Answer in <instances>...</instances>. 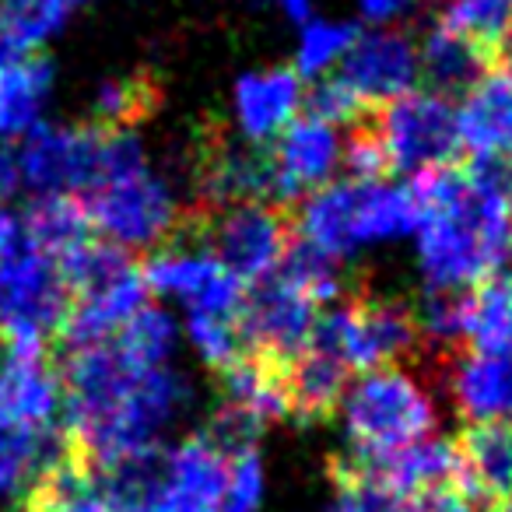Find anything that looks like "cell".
<instances>
[{
	"label": "cell",
	"mask_w": 512,
	"mask_h": 512,
	"mask_svg": "<svg viewBox=\"0 0 512 512\" xmlns=\"http://www.w3.org/2000/svg\"><path fill=\"white\" fill-rule=\"evenodd\" d=\"M22 221L29 239L39 249H46L53 260L92 239V221L78 197H36L22 214Z\"/></svg>",
	"instance_id": "f1b7e54d"
},
{
	"label": "cell",
	"mask_w": 512,
	"mask_h": 512,
	"mask_svg": "<svg viewBox=\"0 0 512 512\" xmlns=\"http://www.w3.org/2000/svg\"><path fill=\"white\" fill-rule=\"evenodd\" d=\"M274 169V204L292 207L320 186L334 183L344 169V130L302 113L271 144Z\"/></svg>",
	"instance_id": "4fadbf2b"
},
{
	"label": "cell",
	"mask_w": 512,
	"mask_h": 512,
	"mask_svg": "<svg viewBox=\"0 0 512 512\" xmlns=\"http://www.w3.org/2000/svg\"><path fill=\"white\" fill-rule=\"evenodd\" d=\"M327 512H400V502L372 484H341Z\"/></svg>",
	"instance_id": "f35d334b"
},
{
	"label": "cell",
	"mask_w": 512,
	"mask_h": 512,
	"mask_svg": "<svg viewBox=\"0 0 512 512\" xmlns=\"http://www.w3.org/2000/svg\"><path fill=\"white\" fill-rule=\"evenodd\" d=\"M64 390L50 351L0 344V421L11 425H57Z\"/></svg>",
	"instance_id": "ac0fdd59"
},
{
	"label": "cell",
	"mask_w": 512,
	"mask_h": 512,
	"mask_svg": "<svg viewBox=\"0 0 512 512\" xmlns=\"http://www.w3.org/2000/svg\"><path fill=\"white\" fill-rule=\"evenodd\" d=\"M85 0H0V64L36 53Z\"/></svg>",
	"instance_id": "484cf974"
},
{
	"label": "cell",
	"mask_w": 512,
	"mask_h": 512,
	"mask_svg": "<svg viewBox=\"0 0 512 512\" xmlns=\"http://www.w3.org/2000/svg\"><path fill=\"white\" fill-rule=\"evenodd\" d=\"M278 274L285 281H292L302 295H309L316 306H334V302H341V295H344L341 260L327 256L323 249L309 246V242L299 239V235H292V242H288L285 256H281V264H278Z\"/></svg>",
	"instance_id": "4dcf8cb0"
},
{
	"label": "cell",
	"mask_w": 512,
	"mask_h": 512,
	"mask_svg": "<svg viewBox=\"0 0 512 512\" xmlns=\"http://www.w3.org/2000/svg\"><path fill=\"white\" fill-rule=\"evenodd\" d=\"M488 512H512V502H505V505H495V509H488Z\"/></svg>",
	"instance_id": "b9f144b4"
},
{
	"label": "cell",
	"mask_w": 512,
	"mask_h": 512,
	"mask_svg": "<svg viewBox=\"0 0 512 512\" xmlns=\"http://www.w3.org/2000/svg\"><path fill=\"white\" fill-rule=\"evenodd\" d=\"M106 512H169L165 495V446L123 456L92 474Z\"/></svg>",
	"instance_id": "cb8c5ba5"
},
{
	"label": "cell",
	"mask_w": 512,
	"mask_h": 512,
	"mask_svg": "<svg viewBox=\"0 0 512 512\" xmlns=\"http://www.w3.org/2000/svg\"><path fill=\"white\" fill-rule=\"evenodd\" d=\"M337 78L344 81V88L365 109L386 106V102L421 88L418 39L400 29V25H393V29H362L355 46L348 50V57H344V64L337 67Z\"/></svg>",
	"instance_id": "5bb4252c"
},
{
	"label": "cell",
	"mask_w": 512,
	"mask_h": 512,
	"mask_svg": "<svg viewBox=\"0 0 512 512\" xmlns=\"http://www.w3.org/2000/svg\"><path fill=\"white\" fill-rule=\"evenodd\" d=\"M421 4H425V0H355L358 25H369V29H393V25L418 15Z\"/></svg>",
	"instance_id": "ab89813d"
},
{
	"label": "cell",
	"mask_w": 512,
	"mask_h": 512,
	"mask_svg": "<svg viewBox=\"0 0 512 512\" xmlns=\"http://www.w3.org/2000/svg\"><path fill=\"white\" fill-rule=\"evenodd\" d=\"M221 379V404L246 414L260 428L288 418V386L285 365L260 355L235 358L228 369L218 372Z\"/></svg>",
	"instance_id": "7402d4cb"
},
{
	"label": "cell",
	"mask_w": 512,
	"mask_h": 512,
	"mask_svg": "<svg viewBox=\"0 0 512 512\" xmlns=\"http://www.w3.org/2000/svg\"><path fill=\"white\" fill-rule=\"evenodd\" d=\"M456 127L463 151L477 162H505L512 155V64L488 67L460 95Z\"/></svg>",
	"instance_id": "e0dca14e"
},
{
	"label": "cell",
	"mask_w": 512,
	"mask_h": 512,
	"mask_svg": "<svg viewBox=\"0 0 512 512\" xmlns=\"http://www.w3.org/2000/svg\"><path fill=\"white\" fill-rule=\"evenodd\" d=\"M53 64L39 53L0 64V137L22 141L43 127V113L53 95Z\"/></svg>",
	"instance_id": "603a6c76"
},
{
	"label": "cell",
	"mask_w": 512,
	"mask_h": 512,
	"mask_svg": "<svg viewBox=\"0 0 512 512\" xmlns=\"http://www.w3.org/2000/svg\"><path fill=\"white\" fill-rule=\"evenodd\" d=\"M228 460L204 432L165 446L169 512H225Z\"/></svg>",
	"instance_id": "d6986e66"
},
{
	"label": "cell",
	"mask_w": 512,
	"mask_h": 512,
	"mask_svg": "<svg viewBox=\"0 0 512 512\" xmlns=\"http://www.w3.org/2000/svg\"><path fill=\"white\" fill-rule=\"evenodd\" d=\"M148 295H162L186 309L204 316H235L242 306L246 285L221 264L211 249L197 242H169L151 249L141 264Z\"/></svg>",
	"instance_id": "8fae6325"
},
{
	"label": "cell",
	"mask_w": 512,
	"mask_h": 512,
	"mask_svg": "<svg viewBox=\"0 0 512 512\" xmlns=\"http://www.w3.org/2000/svg\"><path fill=\"white\" fill-rule=\"evenodd\" d=\"M365 123L383 151L386 172H397V176H425V172L456 165L463 155L456 102L432 88H414L386 102Z\"/></svg>",
	"instance_id": "ba28073f"
},
{
	"label": "cell",
	"mask_w": 512,
	"mask_h": 512,
	"mask_svg": "<svg viewBox=\"0 0 512 512\" xmlns=\"http://www.w3.org/2000/svg\"><path fill=\"white\" fill-rule=\"evenodd\" d=\"M309 348L334 355L341 365H348V372L404 362L421 351L414 306L365 285L348 302H334L327 313L316 316Z\"/></svg>",
	"instance_id": "52a82bcc"
},
{
	"label": "cell",
	"mask_w": 512,
	"mask_h": 512,
	"mask_svg": "<svg viewBox=\"0 0 512 512\" xmlns=\"http://www.w3.org/2000/svg\"><path fill=\"white\" fill-rule=\"evenodd\" d=\"M316 302L302 295L292 281H285L278 271L267 274L264 281L246 288L242 306L235 313L242 348L249 355L271 358V362L288 365L309 344L316 323Z\"/></svg>",
	"instance_id": "7c38bea8"
},
{
	"label": "cell",
	"mask_w": 512,
	"mask_h": 512,
	"mask_svg": "<svg viewBox=\"0 0 512 512\" xmlns=\"http://www.w3.org/2000/svg\"><path fill=\"white\" fill-rule=\"evenodd\" d=\"M400 512H488V505L477 498V491L460 474L456 481L435 484V488L400 498Z\"/></svg>",
	"instance_id": "74e56055"
},
{
	"label": "cell",
	"mask_w": 512,
	"mask_h": 512,
	"mask_svg": "<svg viewBox=\"0 0 512 512\" xmlns=\"http://www.w3.org/2000/svg\"><path fill=\"white\" fill-rule=\"evenodd\" d=\"M418 197V271L425 292H470L512 256L509 169L498 158L411 179Z\"/></svg>",
	"instance_id": "7a4b0ae2"
},
{
	"label": "cell",
	"mask_w": 512,
	"mask_h": 512,
	"mask_svg": "<svg viewBox=\"0 0 512 512\" xmlns=\"http://www.w3.org/2000/svg\"><path fill=\"white\" fill-rule=\"evenodd\" d=\"M292 235L295 232L288 207L253 200V204L218 207L204 221H197L186 232V239L179 242H197V246L211 249L221 264L249 288L278 271Z\"/></svg>",
	"instance_id": "9c48e42d"
},
{
	"label": "cell",
	"mask_w": 512,
	"mask_h": 512,
	"mask_svg": "<svg viewBox=\"0 0 512 512\" xmlns=\"http://www.w3.org/2000/svg\"><path fill=\"white\" fill-rule=\"evenodd\" d=\"M435 22L491 57L512 39V0H439Z\"/></svg>",
	"instance_id": "f546056e"
},
{
	"label": "cell",
	"mask_w": 512,
	"mask_h": 512,
	"mask_svg": "<svg viewBox=\"0 0 512 512\" xmlns=\"http://www.w3.org/2000/svg\"><path fill=\"white\" fill-rule=\"evenodd\" d=\"M267 491V470L256 449L235 453L228 460V488H225V512H256Z\"/></svg>",
	"instance_id": "8d00e7d4"
},
{
	"label": "cell",
	"mask_w": 512,
	"mask_h": 512,
	"mask_svg": "<svg viewBox=\"0 0 512 512\" xmlns=\"http://www.w3.org/2000/svg\"><path fill=\"white\" fill-rule=\"evenodd\" d=\"M158 106V88L144 74H120L99 81L92 95V123L102 130H134L137 120Z\"/></svg>",
	"instance_id": "d6a6232c"
},
{
	"label": "cell",
	"mask_w": 512,
	"mask_h": 512,
	"mask_svg": "<svg viewBox=\"0 0 512 512\" xmlns=\"http://www.w3.org/2000/svg\"><path fill=\"white\" fill-rule=\"evenodd\" d=\"M186 337H190L193 351L200 355V362L207 369L221 372L235 362V358L246 355L242 348L239 327H235V316H204V313H186L183 323Z\"/></svg>",
	"instance_id": "e575fe53"
},
{
	"label": "cell",
	"mask_w": 512,
	"mask_h": 512,
	"mask_svg": "<svg viewBox=\"0 0 512 512\" xmlns=\"http://www.w3.org/2000/svg\"><path fill=\"white\" fill-rule=\"evenodd\" d=\"M348 449L362 456L393 453L428 439L439 425L435 383L425 372H411L404 362L358 372L344 390L341 404Z\"/></svg>",
	"instance_id": "5b68a950"
},
{
	"label": "cell",
	"mask_w": 512,
	"mask_h": 512,
	"mask_svg": "<svg viewBox=\"0 0 512 512\" xmlns=\"http://www.w3.org/2000/svg\"><path fill=\"white\" fill-rule=\"evenodd\" d=\"M18 512H106V502L95 491L92 474L81 467L78 456H71L18 502Z\"/></svg>",
	"instance_id": "1f68e13d"
},
{
	"label": "cell",
	"mask_w": 512,
	"mask_h": 512,
	"mask_svg": "<svg viewBox=\"0 0 512 512\" xmlns=\"http://www.w3.org/2000/svg\"><path fill=\"white\" fill-rule=\"evenodd\" d=\"M348 383H351L348 365H341L334 355L306 344V348L285 365L288 418L299 421L302 428L327 421L330 414H337V404H341Z\"/></svg>",
	"instance_id": "44dd1931"
},
{
	"label": "cell",
	"mask_w": 512,
	"mask_h": 512,
	"mask_svg": "<svg viewBox=\"0 0 512 512\" xmlns=\"http://www.w3.org/2000/svg\"><path fill=\"white\" fill-rule=\"evenodd\" d=\"M439 386H446L467 425L512 421V351L463 348L435 372V390Z\"/></svg>",
	"instance_id": "2e32d148"
},
{
	"label": "cell",
	"mask_w": 512,
	"mask_h": 512,
	"mask_svg": "<svg viewBox=\"0 0 512 512\" xmlns=\"http://www.w3.org/2000/svg\"><path fill=\"white\" fill-rule=\"evenodd\" d=\"M306 113L316 116L323 123H334V127H358L362 120H369V109L355 99V95L344 88V81L337 74L320 81H309L306 85Z\"/></svg>",
	"instance_id": "d590c367"
},
{
	"label": "cell",
	"mask_w": 512,
	"mask_h": 512,
	"mask_svg": "<svg viewBox=\"0 0 512 512\" xmlns=\"http://www.w3.org/2000/svg\"><path fill=\"white\" fill-rule=\"evenodd\" d=\"M505 50H509V64H512V39H509V43H505Z\"/></svg>",
	"instance_id": "7bdbcfd3"
},
{
	"label": "cell",
	"mask_w": 512,
	"mask_h": 512,
	"mask_svg": "<svg viewBox=\"0 0 512 512\" xmlns=\"http://www.w3.org/2000/svg\"><path fill=\"white\" fill-rule=\"evenodd\" d=\"M109 130L95 123L81 127H36L22 137L15 155L18 190L32 197H85L106 165Z\"/></svg>",
	"instance_id": "30bf717a"
},
{
	"label": "cell",
	"mask_w": 512,
	"mask_h": 512,
	"mask_svg": "<svg viewBox=\"0 0 512 512\" xmlns=\"http://www.w3.org/2000/svg\"><path fill=\"white\" fill-rule=\"evenodd\" d=\"M113 341L144 365H172L179 348V323L165 309L148 302Z\"/></svg>",
	"instance_id": "836d02e7"
},
{
	"label": "cell",
	"mask_w": 512,
	"mask_h": 512,
	"mask_svg": "<svg viewBox=\"0 0 512 512\" xmlns=\"http://www.w3.org/2000/svg\"><path fill=\"white\" fill-rule=\"evenodd\" d=\"M292 228L334 260H351L372 246H390L418 228L411 183L390 179H334L299 200Z\"/></svg>",
	"instance_id": "277c9868"
},
{
	"label": "cell",
	"mask_w": 512,
	"mask_h": 512,
	"mask_svg": "<svg viewBox=\"0 0 512 512\" xmlns=\"http://www.w3.org/2000/svg\"><path fill=\"white\" fill-rule=\"evenodd\" d=\"M57 372L64 390L60 428L88 474L162 449L197 400L176 365H144L116 341L64 351Z\"/></svg>",
	"instance_id": "6da1fadb"
},
{
	"label": "cell",
	"mask_w": 512,
	"mask_h": 512,
	"mask_svg": "<svg viewBox=\"0 0 512 512\" xmlns=\"http://www.w3.org/2000/svg\"><path fill=\"white\" fill-rule=\"evenodd\" d=\"M232 134L246 144H267L306 109V81L292 67H253L232 85Z\"/></svg>",
	"instance_id": "9a60e30c"
},
{
	"label": "cell",
	"mask_w": 512,
	"mask_h": 512,
	"mask_svg": "<svg viewBox=\"0 0 512 512\" xmlns=\"http://www.w3.org/2000/svg\"><path fill=\"white\" fill-rule=\"evenodd\" d=\"M470 351H512V271H498L467 292V323H463Z\"/></svg>",
	"instance_id": "4316f807"
},
{
	"label": "cell",
	"mask_w": 512,
	"mask_h": 512,
	"mask_svg": "<svg viewBox=\"0 0 512 512\" xmlns=\"http://www.w3.org/2000/svg\"><path fill=\"white\" fill-rule=\"evenodd\" d=\"M271 4L288 18V22H295V25L306 22V18L313 15V0H271Z\"/></svg>",
	"instance_id": "60d3db41"
},
{
	"label": "cell",
	"mask_w": 512,
	"mask_h": 512,
	"mask_svg": "<svg viewBox=\"0 0 512 512\" xmlns=\"http://www.w3.org/2000/svg\"><path fill=\"white\" fill-rule=\"evenodd\" d=\"M418 67L421 81L439 95H463L484 71H488V53L470 39L442 29L439 22L418 39Z\"/></svg>",
	"instance_id": "d4e9b609"
},
{
	"label": "cell",
	"mask_w": 512,
	"mask_h": 512,
	"mask_svg": "<svg viewBox=\"0 0 512 512\" xmlns=\"http://www.w3.org/2000/svg\"><path fill=\"white\" fill-rule=\"evenodd\" d=\"M362 25L351 18H327V15H309L306 22H299L295 32V64L292 71L302 81H320L337 74V67L344 64L348 50L355 46Z\"/></svg>",
	"instance_id": "83f0119b"
},
{
	"label": "cell",
	"mask_w": 512,
	"mask_h": 512,
	"mask_svg": "<svg viewBox=\"0 0 512 512\" xmlns=\"http://www.w3.org/2000/svg\"><path fill=\"white\" fill-rule=\"evenodd\" d=\"M81 204L92 232L120 249H162L183 235V197L172 176L151 165L137 130H109L102 176Z\"/></svg>",
	"instance_id": "3957f363"
},
{
	"label": "cell",
	"mask_w": 512,
	"mask_h": 512,
	"mask_svg": "<svg viewBox=\"0 0 512 512\" xmlns=\"http://www.w3.org/2000/svg\"><path fill=\"white\" fill-rule=\"evenodd\" d=\"M460 474L488 509L512 502V421L467 425L456 439Z\"/></svg>",
	"instance_id": "ffe728a7"
},
{
	"label": "cell",
	"mask_w": 512,
	"mask_h": 512,
	"mask_svg": "<svg viewBox=\"0 0 512 512\" xmlns=\"http://www.w3.org/2000/svg\"><path fill=\"white\" fill-rule=\"evenodd\" d=\"M71 313V288L57 260L25 232V221L0 246V344L50 351Z\"/></svg>",
	"instance_id": "8992f818"
}]
</instances>
